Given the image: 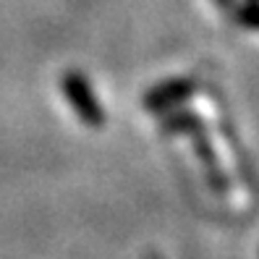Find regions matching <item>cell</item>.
<instances>
[{
	"label": "cell",
	"mask_w": 259,
	"mask_h": 259,
	"mask_svg": "<svg viewBox=\"0 0 259 259\" xmlns=\"http://www.w3.org/2000/svg\"><path fill=\"white\" fill-rule=\"evenodd\" d=\"M236 19H238V24L249 26V29H259V3L249 0L241 11H236Z\"/></svg>",
	"instance_id": "5"
},
{
	"label": "cell",
	"mask_w": 259,
	"mask_h": 259,
	"mask_svg": "<svg viewBox=\"0 0 259 259\" xmlns=\"http://www.w3.org/2000/svg\"><path fill=\"white\" fill-rule=\"evenodd\" d=\"M196 87H199V81L186 79V76L184 79H167V81H162L157 87H152L149 92L142 97V105L149 113H165L167 108H173V105L189 100L196 92Z\"/></svg>",
	"instance_id": "2"
},
{
	"label": "cell",
	"mask_w": 259,
	"mask_h": 259,
	"mask_svg": "<svg viewBox=\"0 0 259 259\" xmlns=\"http://www.w3.org/2000/svg\"><path fill=\"white\" fill-rule=\"evenodd\" d=\"M215 3H220V6H231L233 0H215Z\"/></svg>",
	"instance_id": "6"
},
{
	"label": "cell",
	"mask_w": 259,
	"mask_h": 259,
	"mask_svg": "<svg viewBox=\"0 0 259 259\" xmlns=\"http://www.w3.org/2000/svg\"><path fill=\"white\" fill-rule=\"evenodd\" d=\"M202 126H204L202 118L191 110H176V113L162 118V131L165 134H186L189 136L191 131L202 128Z\"/></svg>",
	"instance_id": "4"
},
{
	"label": "cell",
	"mask_w": 259,
	"mask_h": 259,
	"mask_svg": "<svg viewBox=\"0 0 259 259\" xmlns=\"http://www.w3.org/2000/svg\"><path fill=\"white\" fill-rule=\"evenodd\" d=\"M189 136H191V144H194V152H196V160H199L202 167H204V176H207L209 189L218 191V194L228 191V178H225L223 167H220V162H218V155H215V149H212L209 139L204 136V126L196 128V131H191Z\"/></svg>",
	"instance_id": "3"
},
{
	"label": "cell",
	"mask_w": 259,
	"mask_h": 259,
	"mask_svg": "<svg viewBox=\"0 0 259 259\" xmlns=\"http://www.w3.org/2000/svg\"><path fill=\"white\" fill-rule=\"evenodd\" d=\"M254 3H259V0H254Z\"/></svg>",
	"instance_id": "7"
},
{
	"label": "cell",
	"mask_w": 259,
	"mask_h": 259,
	"mask_svg": "<svg viewBox=\"0 0 259 259\" xmlns=\"http://www.w3.org/2000/svg\"><path fill=\"white\" fill-rule=\"evenodd\" d=\"M60 87H63V95H66L68 105L73 108L76 118L84 126H89V128L105 126V108L95 97V89L81 71H66L63 79H60Z\"/></svg>",
	"instance_id": "1"
}]
</instances>
